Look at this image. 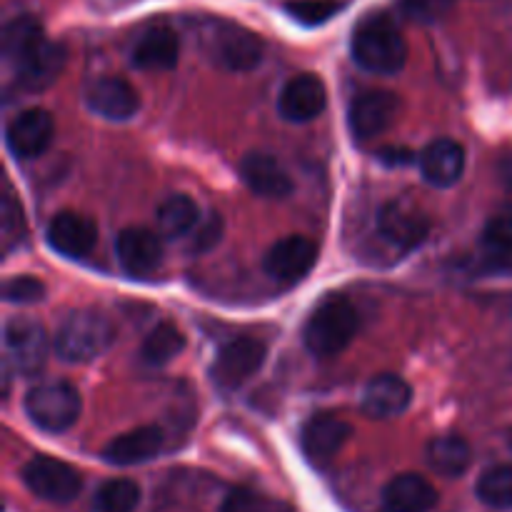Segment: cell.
Returning a JSON list of instances; mask_svg holds the SVG:
<instances>
[{"label": "cell", "instance_id": "6da1fadb", "mask_svg": "<svg viewBox=\"0 0 512 512\" xmlns=\"http://www.w3.org/2000/svg\"><path fill=\"white\" fill-rule=\"evenodd\" d=\"M350 50L360 68L378 75L398 73L408 60V43L393 18L385 13H370L355 25Z\"/></svg>", "mask_w": 512, "mask_h": 512}, {"label": "cell", "instance_id": "7a4b0ae2", "mask_svg": "<svg viewBox=\"0 0 512 512\" xmlns=\"http://www.w3.org/2000/svg\"><path fill=\"white\" fill-rule=\"evenodd\" d=\"M115 328L105 313L80 308L65 315L53 338V350L65 363H90L113 345Z\"/></svg>", "mask_w": 512, "mask_h": 512}, {"label": "cell", "instance_id": "3957f363", "mask_svg": "<svg viewBox=\"0 0 512 512\" xmlns=\"http://www.w3.org/2000/svg\"><path fill=\"white\" fill-rule=\"evenodd\" d=\"M358 328L360 318L355 305L343 295H330L310 313L305 323V348L315 358H333L353 343Z\"/></svg>", "mask_w": 512, "mask_h": 512}, {"label": "cell", "instance_id": "277c9868", "mask_svg": "<svg viewBox=\"0 0 512 512\" xmlns=\"http://www.w3.org/2000/svg\"><path fill=\"white\" fill-rule=\"evenodd\" d=\"M25 413L45 433H65L78 423L83 400L70 383H43L25 395Z\"/></svg>", "mask_w": 512, "mask_h": 512}, {"label": "cell", "instance_id": "5b68a950", "mask_svg": "<svg viewBox=\"0 0 512 512\" xmlns=\"http://www.w3.org/2000/svg\"><path fill=\"white\" fill-rule=\"evenodd\" d=\"M23 483L35 498L48 503H70L83 490V478L78 470L50 455H38L25 465Z\"/></svg>", "mask_w": 512, "mask_h": 512}, {"label": "cell", "instance_id": "8992f818", "mask_svg": "<svg viewBox=\"0 0 512 512\" xmlns=\"http://www.w3.org/2000/svg\"><path fill=\"white\" fill-rule=\"evenodd\" d=\"M265 348L263 340L258 338H235L228 345H223L215 358L213 368H210V378L218 385L220 390L230 393V390H238L240 385L248 383L265 363Z\"/></svg>", "mask_w": 512, "mask_h": 512}, {"label": "cell", "instance_id": "52a82bcc", "mask_svg": "<svg viewBox=\"0 0 512 512\" xmlns=\"http://www.w3.org/2000/svg\"><path fill=\"white\" fill-rule=\"evenodd\" d=\"M378 233L385 243L408 253V250H415L425 243L430 233V220L413 203L390 200L378 213Z\"/></svg>", "mask_w": 512, "mask_h": 512}, {"label": "cell", "instance_id": "ba28073f", "mask_svg": "<svg viewBox=\"0 0 512 512\" xmlns=\"http://www.w3.org/2000/svg\"><path fill=\"white\" fill-rule=\"evenodd\" d=\"M5 348L18 373L35 375L48 360L50 340L45 328L33 318H13L5 325Z\"/></svg>", "mask_w": 512, "mask_h": 512}, {"label": "cell", "instance_id": "9c48e42d", "mask_svg": "<svg viewBox=\"0 0 512 512\" xmlns=\"http://www.w3.org/2000/svg\"><path fill=\"white\" fill-rule=\"evenodd\" d=\"M400 113L398 95L390 90H365L355 95L348 110L350 133L358 140H370L383 135L395 123Z\"/></svg>", "mask_w": 512, "mask_h": 512}, {"label": "cell", "instance_id": "30bf717a", "mask_svg": "<svg viewBox=\"0 0 512 512\" xmlns=\"http://www.w3.org/2000/svg\"><path fill=\"white\" fill-rule=\"evenodd\" d=\"M318 263V243L305 235H288L265 253L263 268L278 283H298Z\"/></svg>", "mask_w": 512, "mask_h": 512}, {"label": "cell", "instance_id": "8fae6325", "mask_svg": "<svg viewBox=\"0 0 512 512\" xmlns=\"http://www.w3.org/2000/svg\"><path fill=\"white\" fill-rule=\"evenodd\" d=\"M55 138L53 115L43 108H28L10 120L5 130L8 150L18 160H33L50 148Z\"/></svg>", "mask_w": 512, "mask_h": 512}, {"label": "cell", "instance_id": "7c38bea8", "mask_svg": "<svg viewBox=\"0 0 512 512\" xmlns=\"http://www.w3.org/2000/svg\"><path fill=\"white\" fill-rule=\"evenodd\" d=\"M328 105L325 83L313 73H303L290 78L283 85L278 98V113L288 123H310L318 118Z\"/></svg>", "mask_w": 512, "mask_h": 512}, {"label": "cell", "instance_id": "4fadbf2b", "mask_svg": "<svg viewBox=\"0 0 512 512\" xmlns=\"http://www.w3.org/2000/svg\"><path fill=\"white\" fill-rule=\"evenodd\" d=\"M210 53L215 63L223 65L225 70L243 73V70H253L263 60V40L238 25H225L215 30Z\"/></svg>", "mask_w": 512, "mask_h": 512}, {"label": "cell", "instance_id": "5bb4252c", "mask_svg": "<svg viewBox=\"0 0 512 512\" xmlns=\"http://www.w3.org/2000/svg\"><path fill=\"white\" fill-rule=\"evenodd\" d=\"M350 435H353V428L348 420L333 413H318L305 423L300 445L313 463H328L345 448Z\"/></svg>", "mask_w": 512, "mask_h": 512}, {"label": "cell", "instance_id": "9a60e30c", "mask_svg": "<svg viewBox=\"0 0 512 512\" xmlns=\"http://www.w3.org/2000/svg\"><path fill=\"white\" fill-rule=\"evenodd\" d=\"M85 103L93 113L105 120H130L140 108V95L125 78L110 75V78L95 80L85 93Z\"/></svg>", "mask_w": 512, "mask_h": 512}, {"label": "cell", "instance_id": "2e32d148", "mask_svg": "<svg viewBox=\"0 0 512 512\" xmlns=\"http://www.w3.org/2000/svg\"><path fill=\"white\" fill-rule=\"evenodd\" d=\"M65 45L45 40L43 45L33 50L25 60L15 65V83L25 93H43L58 80V75L65 68Z\"/></svg>", "mask_w": 512, "mask_h": 512}, {"label": "cell", "instance_id": "e0dca14e", "mask_svg": "<svg viewBox=\"0 0 512 512\" xmlns=\"http://www.w3.org/2000/svg\"><path fill=\"white\" fill-rule=\"evenodd\" d=\"M115 255L125 273L130 275H150L163 263V245L153 230L145 228H125L120 230L115 240Z\"/></svg>", "mask_w": 512, "mask_h": 512}, {"label": "cell", "instance_id": "ac0fdd59", "mask_svg": "<svg viewBox=\"0 0 512 512\" xmlns=\"http://www.w3.org/2000/svg\"><path fill=\"white\" fill-rule=\"evenodd\" d=\"M410 400H413V390L405 383L400 375L383 373L375 375L363 390V398H360V405H363V413L373 420H388L398 418L408 410Z\"/></svg>", "mask_w": 512, "mask_h": 512}, {"label": "cell", "instance_id": "d6986e66", "mask_svg": "<svg viewBox=\"0 0 512 512\" xmlns=\"http://www.w3.org/2000/svg\"><path fill=\"white\" fill-rule=\"evenodd\" d=\"M98 228L90 218L80 213H58L48 225L50 248L58 250L65 258H85L95 248Z\"/></svg>", "mask_w": 512, "mask_h": 512}, {"label": "cell", "instance_id": "ffe728a7", "mask_svg": "<svg viewBox=\"0 0 512 512\" xmlns=\"http://www.w3.org/2000/svg\"><path fill=\"white\" fill-rule=\"evenodd\" d=\"M440 495L428 478L418 473H403L383 488L385 512H430Z\"/></svg>", "mask_w": 512, "mask_h": 512}, {"label": "cell", "instance_id": "44dd1931", "mask_svg": "<svg viewBox=\"0 0 512 512\" xmlns=\"http://www.w3.org/2000/svg\"><path fill=\"white\" fill-rule=\"evenodd\" d=\"M240 175L245 185L260 198L280 200L293 193V180L285 173L283 165L268 153H248L240 163Z\"/></svg>", "mask_w": 512, "mask_h": 512}, {"label": "cell", "instance_id": "7402d4cb", "mask_svg": "<svg viewBox=\"0 0 512 512\" xmlns=\"http://www.w3.org/2000/svg\"><path fill=\"white\" fill-rule=\"evenodd\" d=\"M160 448H163V430L158 425H140L110 440L103 448V458L113 465H140L153 460Z\"/></svg>", "mask_w": 512, "mask_h": 512}, {"label": "cell", "instance_id": "603a6c76", "mask_svg": "<svg viewBox=\"0 0 512 512\" xmlns=\"http://www.w3.org/2000/svg\"><path fill=\"white\" fill-rule=\"evenodd\" d=\"M420 170L423 178L435 188H450L458 183L465 173V150L463 145L450 138H438L420 155Z\"/></svg>", "mask_w": 512, "mask_h": 512}, {"label": "cell", "instance_id": "cb8c5ba5", "mask_svg": "<svg viewBox=\"0 0 512 512\" xmlns=\"http://www.w3.org/2000/svg\"><path fill=\"white\" fill-rule=\"evenodd\" d=\"M180 40L168 25L148 28L133 48V65L140 70H170L178 65Z\"/></svg>", "mask_w": 512, "mask_h": 512}, {"label": "cell", "instance_id": "d4e9b609", "mask_svg": "<svg viewBox=\"0 0 512 512\" xmlns=\"http://www.w3.org/2000/svg\"><path fill=\"white\" fill-rule=\"evenodd\" d=\"M425 458H428L430 468L443 478H460L470 468L473 453H470L468 440L460 435H440V438L430 440Z\"/></svg>", "mask_w": 512, "mask_h": 512}, {"label": "cell", "instance_id": "484cf974", "mask_svg": "<svg viewBox=\"0 0 512 512\" xmlns=\"http://www.w3.org/2000/svg\"><path fill=\"white\" fill-rule=\"evenodd\" d=\"M480 253L490 270L512 273V215H498L488 220L480 235Z\"/></svg>", "mask_w": 512, "mask_h": 512}, {"label": "cell", "instance_id": "4316f807", "mask_svg": "<svg viewBox=\"0 0 512 512\" xmlns=\"http://www.w3.org/2000/svg\"><path fill=\"white\" fill-rule=\"evenodd\" d=\"M43 25L33 15H18L10 20L3 30V55L8 63L18 65L20 60L28 58L38 45L45 43Z\"/></svg>", "mask_w": 512, "mask_h": 512}, {"label": "cell", "instance_id": "83f0119b", "mask_svg": "<svg viewBox=\"0 0 512 512\" xmlns=\"http://www.w3.org/2000/svg\"><path fill=\"white\" fill-rule=\"evenodd\" d=\"M158 233L168 240H178L198 228L200 210L188 195H170L158 208Z\"/></svg>", "mask_w": 512, "mask_h": 512}, {"label": "cell", "instance_id": "f1b7e54d", "mask_svg": "<svg viewBox=\"0 0 512 512\" xmlns=\"http://www.w3.org/2000/svg\"><path fill=\"white\" fill-rule=\"evenodd\" d=\"M183 348L185 335L173 323H160L145 338L143 348H140V358H143L145 365L160 368V365H168L175 355L183 353Z\"/></svg>", "mask_w": 512, "mask_h": 512}, {"label": "cell", "instance_id": "f546056e", "mask_svg": "<svg viewBox=\"0 0 512 512\" xmlns=\"http://www.w3.org/2000/svg\"><path fill=\"white\" fill-rule=\"evenodd\" d=\"M140 505V488L133 480H108L93 498V512H135Z\"/></svg>", "mask_w": 512, "mask_h": 512}, {"label": "cell", "instance_id": "4dcf8cb0", "mask_svg": "<svg viewBox=\"0 0 512 512\" xmlns=\"http://www.w3.org/2000/svg\"><path fill=\"white\" fill-rule=\"evenodd\" d=\"M475 493L490 508H512V465H495V468L485 470Z\"/></svg>", "mask_w": 512, "mask_h": 512}, {"label": "cell", "instance_id": "1f68e13d", "mask_svg": "<svg viewBox=\"0 0 512 512\" xmlns=\"http://www.w3.org/2000/svg\"><path fill=\"white\" fill-rule=\"evenodd\" d=\"M288 13L293 15L298 23L303 25H320L328 23L335 13L340 10L338 0H295V3L285 5Z\"/></svg>", "mask_w": 512, "mask_h": 512}, {"label": "cell", "instance_id": "d6a6232c", "mask_svg": "<svg viewBox=\"0 0 512 512\" xmlns=\"http://www.w3.org/2000/svg\"><path fill=\"white\" fill-rule=\"evenodd\" d=\"M3 298L15 305H30L45 298V285L33 275H15L3 283Z\"/></svg>", "mask_w": 512, "mask_h": 512}, {"label": "cell", "instance_id": "836d02e7", "mask_svg": "<svg viewBox=\"0 0 512 512\" xmlns=\"http://www.w3.org/2000/svg\"><path fill=\"white\" fill-rule=\"evenodd\" d=\"M455 0H400V8L415 23H438L453 10Z\"/></svg>", "mask_w": 512, "mask_h": 512}, {"label": "cell", "instance_id": "e575fe53", "mask_svg": "<svg viewBox=\"0 0 512 512\" xmlns=\"http://www.w3.org/2000/svg\"><path fill=\"white\" fill-rule=\"evenodd\" d=\"M0 215H3V240L5 248H13L15 240L23 235V210H20V203L15 200L13 190L5 188V198H3V208H0Z\"/></svg>", "mask_w": 512, "mask_h": 512}, {"label": "cell", "instance_id": "d590c367", "mask_svg": "<svg viewBox=\"0 0 512 512\" xmlns=\"http://www.w3.org/2000/svg\"><path fill=\"white\" fill-rule=\"evenodd\" d=\"M218 512H265V498L250 488H235L225 495Z\"/></svg>", "mask_w": 512, "mask_h": 512}, {"label": "cell", "instance_id": "8d00e7d4", "mask_svg": "<svg viewBox=\"0 0 512 512\" xmlns=\"http://www.w3.org/2000/svg\"><path fill=\"white\" fill-rule=\"evenodd\" d=\"M220 235H223V220H220V215H210V218H205L203 223H200L198 233H195V240H193V248L210 250L213 245H218Z\"/></svg>", "mask_w": 512, "mask_h": 512}, {"label": "cell", "instance_id": "74e56055", "mask_svg": "<svg viewBox=\"0 0 512 512\" xmlns=\"http://www.w3.org/2000/svg\"><path fill=\"white\" fill-rule=\"evenodd\" d=\"M380 163L388 165V168H400V165H408L413 163L415 155L410 153L408 148H398V145H393V148H383L378 153Z\"/></svg>", "mask_w": 512, "mask_h": 512}, {"label": "cell", "instance_id": "f35d334b", "mask_svg": "<svg viewBox=\"0 0 512 512\" xmlns=\"http://www.w3.org/2000/svg\"><path fill=\"white\" fill-rule=\"evenodd\" d=\"M498 173H500V183H503V188L512 195V155H505V158L500 160Z\"/></svg>", "mask_w": 512, "mask_h": 512}, {"label": "cell", "instance_id": "ab89813d", "mask_svg": "<svg viewBox=\"0 0 512 512\" xmlns=\"http://www.w3.org/2000/svg\"><path fill=\"white\" fill-rule=\"evenodd\" d=\"M510 445H512V440H510Z\"/></svg>", "mask_w": 512, "mask_h": 512}]
</instances>
